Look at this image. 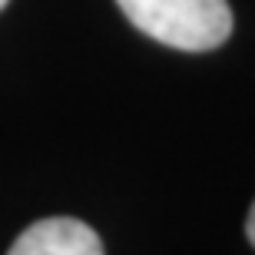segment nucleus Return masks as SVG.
I'll return each mask as SVG.
<instances>
[{"mask_svg": "<svg viewBox=\"0 0 255 255\" xmlns=\"http://www.w3.org/2000/svg\"><path fill=\"white\" fill-rule=\"evenodd\" d=\"M7 3H10V0H0V10H3V7H7Z\"/></svg>", "mask_w": 255, "mask_h": 255, "instance_id": "nucleus-4", "label": "nucleus"}, {"mask_svg": "<svg viewBox=\"0 0 255 255\" xmlns=\"http://www.w3.org/2000/svg\"><path fill=\"white\" fill-rule=\"evenodd\" d=\"M7 255H103V242L80 219H40L23 229Z\"/></svg>", "mask_w": 255, "mask_h": 255, "instance_id": "nucleus-2", "label": "nucleus"}, {"mask_svg": "<svg viewBox=\"0 0 255 255\" xmlns=\"http://www.w3.org/2000/svg\"><path fill=\"white\" fill-rule=\"evenodd\" d=\"M246 236H249V242L255 246V202H252V209H249V219H246Z\"/></svg>", "mask_w": 255, "mask_h": 255, "instance_id": "nucleus-3", "label": "nucleus"}, {"mask_svg": "<svg viewBox=\"0 0 255 255\" xmlns=\"http://www.w3.org/2000/svg\"><path fill=\"white\" fill-rule=\"evenodd\" d=\"M132 27L186 53H206L222 47L232 33L229 0H116Z\"/></svg>", "mask_w": 255, "mask_h": 255, "instance_id": "nucleus-1", "label": "nucleus"}]
</instances>
